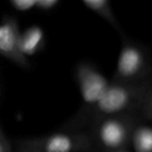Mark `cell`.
I'll list each match as a JSON object with an SVG mask.
<instances>
[{
    "instance_id": "cell-5",
    "label": "cell",
    "mask_w": 152,
    "mask_h": 152,
    "mask_svg": "<svg viewBox=\"0 0 152 152\" xmlns=\"http://www.w3.org/2000/svg\"><path fill=\"white\" fill-rule=\"evenodd\" d=\"M141 66H142L141 51L132 44H125L119 53L114 82L127 83V81L132 80L138 75Z\"/></svg>"
},
{
    "instance_id": "cell-14",
    "label": "cell",
    "mask_w": 152,
    "mask_h": 152,
    "mask_svg": "<svg viewBox=\"0 0 152 152\" xmlns=\"http://www.w3.org/2000/svg\"><path fill=\"white\" fill-rule=\"evenodd\" d=\"M151 107H152V102H151Z\"/></svg>"
},
{
    "instance_id": "cell-11",
    "label": "cell",
    "mask_w": 152,
    "mask_h": 152,
    "mask_svg": "<svg viewBox=\"0 0 152 152\" xmlns=\"http://www.w3.org/2000/svg\"><path fill=\"white\" fill-rule=\"evenodd\" d=\"M13 152H39L28 144L24 141V139H20L15 142V146L13 147Z\"/></svg>"
},
{
    "instance_id": "cell-9",
    "label": "cell",
    "mask_w": 152,
    "mask_h": 152,
    "mask_svg": "<svg viewBox=\"0 0 152 152\" xmlns=\"http://www.w3.org/2000/svg\"><path fill=\"white\" fill-rule=\"evenodd\" d=\"M8 4L18 12H30L37 10V0H11Z\"/></svg>"
},
{
    "instance_id": "cell-3",
    "label": "cell",
    "mask_w": 152,
    "mask_h": 152,
    "mask_svg": "<svg viewBox=\"0 0 152 152\" xmlns=\"http://www.w3.org/2000/svg\"><path fill=\"white\" fill-rule=\"evenodd\" d=\"M75 80L81 94V106L76 112L90 109L109 86L108 80L88 62H80L76 64Z\"/></svg>"
},
{
    "instance_id": "cell-7",
    "label": "cell",
    "mask_w": 152,
    "mask_h": 152,
    "mask_svg": "<svg viewBox=\"0 0 152 152\" xmlns=\"http://www.w3.org/2000/svg\"><path fill=\"white\" fill-rule=\"evenodd\" d=\"M132 144L135 152H152V127L140 126L134 129Z\"/></svg>"
},
{
    "instance_id": "cell-12",
    "label": "cell",
    "mask_w": 152,
    "mask_h": 152,
    "mask_svg": "<svg viewBox=\"0 0 152 152\" xmlns=\"http://www.w3.org/2000/svg\"><path fill=\"white\" fill-rule=\"evenodd\" d=\"M0 152H13V146L0 128Z\"/></svg>"
},
{
    "instance_id": "cell-4",
    "label": "cell",
    "mask_w": 152,
    "mask_h": 152,
    "mask_svg": "<svg viewBox=\"0 0 152 152\" xmlns=\"http://www.w3.org/2000/svg\"><path fill=\"white\" fill-rule=\"evenodd\" d=\"M20 27L15 18L6 17L0 23V56L11 61L19 68H28L30 62L20 51Z\"/></svg>"
},
{
    "instance_id": "cell-8",
    "label": "cell",
    "mask_w": 152,
    "mask_h": 152,
    "mask_svg": "<svg viewBox=\"0 0 152 152\" xmlns=\"http://www.w3.org/2000/svg\"><path fill=\"white\" fill-rule=\"evenodd\" d=\"M82 4L88 10H90L91 12L100 15L102 19H104L108 23H110L112 25L116 26V20L114 18L113 12H112L110 5L107 0H83Z\"/></svg>"
},
{
    "instance_id": "cell-1",
    "label": "cell",
    "mask_w": 152,
    "mask_h": 152,
    "mask_svg": "<svg viewBox=\"0 0 152 152\" xmlns=\"http://www.w3.org/2000/svg\"><path fill=\"white\" fill-rule=\"evenodd\" d=\"M24 141L39 152H94L93 141L87 131L59 128L44 135L24 138Z\"/></svg>"
},
{
    "instance_id": "cell-13",
    "label": "cell",
    "mask_w": 152,
    "mask_h": 152,
    "mask_svg": "<svg viewBox=\"0 0 152 152\" xmlns=\"http://www.w3.org/2000/svg\"><path fill=\"white\" fill-rule=\"evenodd\" d=\"M119 152H126V151H124V150H122V151H119Z\"/></svg>"
},
{
    "instance_id": "cell-6",
    "label": "cell",
    "mask_w": 152,
    "mask_h": 152,
    "mask_svg": "<svg viewBox=\"0 0 152 152\" xmlns=\"http://www.w3.org/2000/svg\"><path fill=\"white\" fill-rule=\"evenodd\" d=\"M45 45V36L39 26H30L20 33L19 46L23 56L28 59V57L34 56Z\"/></svg>"
},
{
    "instance_id": "cell-2",
    "label": "cell",
    "mask_w": 152,
    "mask_h": 152,
    "mask_svg": "<svg viewBox=\"0 0 152 152\" xmlns=\"http://www.w3.org/2000/svg\"><path fill=\"white\" fill-rule=\"evenodd\" d=\"M125 114L106 118L87 131L91 138L94 152L122 151L129 135V120Z\"/></svg>"
},
{
    "instance_id": "cell-10",
    "label": "cell",
    "mask_w": 152,
    "mask_h": 152,
    "mask_svg": "<svg viewBox=\"0 0 152 152\" xmlns=\"http://www.w3.org/2000/svg\"><path fill=\"white\" fill-rule=\"evenodd\" d=\"M59 5L58 0H37V11L51 12Z\"/></svg>"
}]
</instances>
